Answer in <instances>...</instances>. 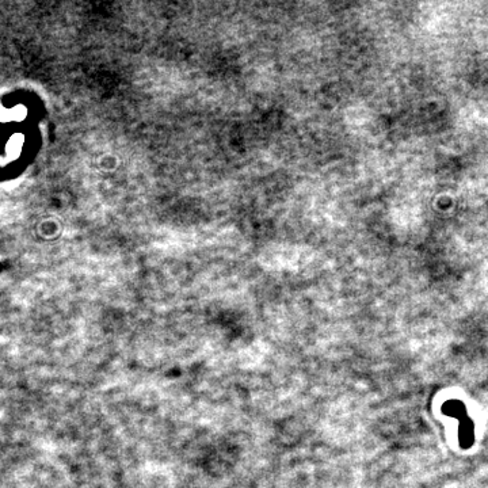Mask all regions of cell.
Listing matches in <instances>:
<instances>
[{
  "label": "cell",
  "instance_id": "1",
  "mask_svg": "<svg viewBox=\"0 0 488 488\" xmlns=\"http://www.w3.org/2000/svg\"><path fill=\"white\" fill-rule=\"evenodd\" d=\"M460 441L463 446H469L473 441V424L467 418L461 419L460 424Z\"/></svg>",
  "mask_w": 488,
  "mask_h": 488
},
{
  "label": "cell",
  "instance_id": "2",
  "mask_svg": "<svg viewBox=\"0 0 488 488\" xmlns=\"http://www.w3.org/2000/svg\"><path fill=\"white\" fill-rule=\"evenodd\" d=\"M444 411L446 412L448 415L460 418V420L465 418V408L460 401H454V400H453V401H449V403H446V406L444 407Z\"/></svg>",
  "mask_w": 488,
  "mask_h": 488
}]
</instances>
